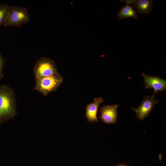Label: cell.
<instances>
[{
  "mask_svg": "<svg viewBox=\"0 0 166 166\" xmlns=\"http://www.w3.org/2000/svg\"><path fill=\"white\" fill-rule=\"evenodd\" d=\"M17 114L14 92L8 85H0V123L14 118Z\"/></svg>",
  "mask_w": 166,
  "mask_h": 166,
  "instance_id": "cell-1",
  "label": "cell"
},
{
  "mask_svg": "<svg viewBox=\"0 0 166 166\" xmlns=\"http://www.w3.org/2000/svg\"><path fill=\"white\" fill-rule=\"evenodd\" d=\"M63 80L59 73L42 77L35 80V85L33 89L46 97L49 93L56 91L62 84Z\"/></svg>",
  "mask_w": 166,
  "mask_h": 166,
  "instance_id": "cell-2",
  "label": "cell"
},
{
  "mask_svg": "<svg viewBox=\"0 0 166 166\" xmlns=\"http://www.w3.org/2000/svg\"><path fill=\"white\" fill-rule=\"evenodd\" d=\"M33 72L35 80L59 74L54 61L45 57H41L37 61L34 67Z\"/></svg>",
  "mask_w": 166,
  "mask_h": 166,
  "instance_id": "cell-3",
  "label": "cell"
},
{
  "mask_svg": "<svg viewBox=\"0 0 166 166\" xmlns=\"http://www.w3.org/2000/svg\"><path fill=\"white\" fill-rule=\"evenodd\" d=\"M30 19L29 14L26 8L10 6L4 26L19 27L28 22Z\"/></svg>",
  "mask_w": 166,
  "mask_h": 166,
  "instance_id": "cell-4",
  "label": "cell"
},
{
  "mask_svg": "<svg viewBox=\"0 0 166 166\" xmlns=\"http://www.w3.org/2000/svg\"><path fill=\"white\" fill-rule=\"evenodd\" d=\"M160 101L153 95L146 96L139 107L131 109L135 112L139 120L144 121L154 108V105Z\"/></svg>",
  "mask_w": 166,
  "mask_h": 166,
  "instance_id": "cell-5",
  "label": "cell"
},
{
  "mask_svg": "<svg viewBox=\"0 0 166 166\" xmlns=\"http://www.w3.org/2000/svg\"><path fill=\"white\" fill-rule=\"evenodd\" d=\"M146 89L153 88L154 92L153 96L158 92H164L166 89V81L159 76H152L142 73Z\"/></svg>",
  "mask_w": 166,
  "mask_h": 166,
  "instance_id": "cell-6",
  "label": "cell"
},
{
  "mask_svg": "<svg viewBox=\"0 0 166 166\" xmlns=\"http://www.w3.org/2000/svg\"><path fill=\"white\" fill-rule=\"evenodd\" d=\"M118 105H105L100 109L101 116L99 118L104 123L107 124H115L117 121V109Z\"/></svg>",
  "mask_w": 166,
  "mask_h": 166,
  "instance_id": "cell-7",
  "label": "cell"
},
{
  "mask_svg": "<svg viewBox=\"0 0 166 166\" xmlns=\"http://www.w3.org/2000/svg\"><path fill=\"white\" fill-rule=\"evenodd\" d=\"M129 5H132L138 12L143 14H148L152 11L153 1L151 0H125L121 1Z\"/></svg>",
  "mask_w": 166,
  "mask_h": 166,
  "instance_id": "cell-8",
  "label": "cell"
},
{
  "mask_svg": "<svg viewBox=\"0 0 166 166\" xmlns=\"http://www.w3.org/2000/svg\"><path fill=\"white\" fill-rule=\"evenodd\" d=\"M93 101L86 106L85 116L87 121L91 123L98 122L97 113L100 105L103 103L104 100L102 97L95 98Z\"/></svg>",
  "mask_w": 166,
  "mask_h": 166,
  "instance_id": "cell-9",
  "label": "cell"
},
{
  "mask_svg": "<svg viewBox=\"0 0 166 166\" xmlns=\"http://www.w3.org/2000/svg\"><path fill=\"white\" fill-rule=\"evenodd\" d=\"M117 17L119 19L130 17L136 18L137 15L133 8L131 6L126 4L117 12Z\"/></svg>",
  "mask_w": 166,
  "mask_h": 166,
  "instance_id": "cell-10",
  "label": "cell"
},
{
  "mask_svg": "<svg viewBox=\"0 0 166 166\" xmlns=\"http://www.w3.org/2000/svg\"><path fill=\"white\" fill-rule=\"evenodd\" d=\"M10 6L6 4H0V26L4 25L7 16Z\"/></svg>",
  "mask_w": 166,
  "mask_h": 166,
  "instance_id": "cell-11",
  "label": "cell"
},
{
  "mask_svg": "<svg viewBox=\"0 0 166 166\" xmlns=\"http://www.w3.org/2000/svg\"><path fill=\"white\" fill-rule=\"evenodd\" d=\"M5 60L3 58L0 52V81L2 78L4 77V75L2 72Z\"/></svg>",
  "mask_w": 166,
  "mask_h": 166,
  "instance_id": "cell-12",
  "label": "cell"
},
{
  "mask_svg": "<svg viewBox=\"0 0 166 166\" xmlns=\"http://www.w3.org/2000/svg\"><path fill=\"white\" fill-rule=\"evenodd\" d=\"M127 166V165H126L125 164H120L119 165H118V166Z\"/></svg>",
  "mask_w": 166,
  "mask_h": 166,
  "instance_id": "cell-13",
  "label": "cell"
}]
</instances>
